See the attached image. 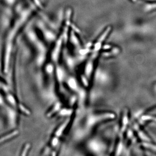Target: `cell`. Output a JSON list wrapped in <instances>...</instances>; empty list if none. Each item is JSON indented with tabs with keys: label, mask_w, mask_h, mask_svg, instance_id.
I'll list each match as a JSON object with an SVG mask.
<instances>
[{
	"label": "cell",
	"mask_w": 156,
	"mask_h": 156,
	"mask_svg": "<svg viewBox=\"0 0 156 156\" xmlns=\"http://www.w3.org/2000/svg\"><path fill=\"white\" fill-rule=\"evenodd\" d=\"M72 110L71 109H64L62 110L59 112V114L62 116H69L72 114Z\"/></svg>",
	"instance_id": "obj_9"
},
{
	"label": "cell",
	"mask_w": 156,
	"mask_h": 156,
	"mask_svg": "<svg viewBox=\"0 0 156 156\" xmlns=\"http://www.w3.org/2000/svg\"><path fill=\"white\" fill-rule=\"evenodd\" d=\"M92 70H93V64L92 62H89L87 63L85 68V73L87 77L89 78L91 76V74L92 73Z\"/></svg>",
	"instance_id": "obj_6"
},
{
	"label": "cell",
	"mask_w": 156,
	"mask_h": 156,
	"mask_svg": "<svg viewBox=\"0 0 156 156\" xmlns=\"http://www.w3.org/2000/svg\"><path fill=\"white\" fill-rule=\"evenodd\" d=\"M149 7L151 9H154L156 8V5H152L149 6Z\"/></svg>",
	"instance_id": "obj_12"
},
{
	"label": "cell",
	"mask_w": 156,
	"mask_h": 156,
	"mask_svg": "<svg viewBox=\"0 0 156 156\" xmlns=\"http://www.w3.org/2000/svg\"><path fill=\"white\" fill-rule=\"evenodd\" d=\"M111 47L110 46H108H108H105L104 47V48H105V49H109V48H110Z\"/></svg>",
	"instance_id": "obj_13"
},
{
	"label": "cell",
	"mask_w": 156,
	"mask_h": 156,
	"mask_svg": "<svg viewBox=\"0 0 156 156\" xmlns=\"http://www.w3.org/2000/svg\"><path fill=\"white\" fill-rule=\"evenodd\" d=\"M67 84L69 87L73 90H77L78 89V84L75 78L71 77L68 80Z\"/></svg>",
	"instance_id": "obj_4"
},
{
	"label": "cell",
	"mask_w": 156,
	"mask_h": 156,
	"mask_svg": "<svg viewBox=\"0 0 156 156\" xmlns=\"http://www.w3.org/2000/svg\"><path fill=\"white\" fill-rule=\"evenodd\" d=\"M58 138H56V137H54V138H53V139L52 140V145L53 146H56V145H57V144H58Z\"/></svg>",
	"instance_id": "obj_11"
},
{
	"label": "cell",
	"mask_w": 156,
	"mask_h": 156,
	"mask_svg": "<svg viewBox=\"0 0 156 156\" xmlns=\"http://www.w3.org/2000/svg\"><path fill=\"white\" fill-rule=\"evenodd\" d=\"M98 142H99L98 141L95 140H90L88 144V147L90 151H92L94 153H97V152H98L100 150L99 149L100 144Z\"/></svg>",
	"instance_id": "obj_3"
},
{
	"label": "cell",
	"mask_w": 156,
	"mask_h": 156,
	"mask_svg": "<svg viewBox=\"0 0 156 156\" xmlns=\"http://www.w3.org/2000/svg\"><path fill=\"white\" fill-rule=\"evenodd\" d=\"M30 10L21 6L18 1L15 7L14 18L2 37V63L5 69L9 67L18 35L30 15Z\"/></svg>",
	"instance_id": "obj_1"
},
{
	"label": "cell",
	"mask_w": 156,
	"mask_h": 156,
	"mask_svg": "<svg viewBox=\"0 0 156 156\" xmlns=\"http://www.w3.org/2000/svg\"><path fill=\"white\" fill-rule=\"evenodd\" d=\"M114 116V115L111 113L92 115L88 117L87 121V125L89 127H91L103 120L112 119Z\"/></svg>",
	"instance_id": "obj_2"
},
{
	"label": "cell",
	"mask_w": 156,
	"mask_h": 156,
	"mask_svg": "<svg viewBox=\"0 0 156 156\" xmlns=\"http://www.w3.org/2000/svg\"><path fill=\"white\" fill-rule=\"evenodd\" d=\"M111 30V27H108V28L105 31V32L103 34H102V35H101V37L100 39L98 40V41L100 42V43H101V42L103 41L104 40H105V37H106L107 36L108 34L109 33L110 31Z\"/></svg>",
	"instance_id": "obj_8"
},
{
	"label": "cell",
	"mask_w": 156,
	"mask_h": 156,
	"mask_svg": "<svg viewBox=\"0 0 156 156\" xmlns=\"http://www.w3.org/2000/svg\"><path fill=\"white\" fill-rule=\"evenodd\" d=\"M67 124V122H66L63 123L61 126H60L58 129L56 131V136H60V135H61L62 133V132H63L65 129L66 127Z\"/></svg>",
	"instance_id": "obj_7"
},
{
	"label": "cell",
	"mask_w": 156,
	"mask_h": 156,
	"mask_svg": "<svg viewBox=\"0 0 156 156\" xmlns=\"http://www.w3.org/2000/svg\"><path fill=\"white\" fill-rule=\"evenodd\" d=\"M149 1H156V0H149Z\"/></svg>",
	"instance_id": "obj_15"
},
{
	"label": "cell",
	"mask_w": 156,
	"mask_h": 156,
	"mask_svg": "<svg viewBox=\"0 0 156 156\" xmlns=\"http://www.w3.org/2000/svg\"><path fill=\"white\" fill-rule=\"evenodd\" d=\"M56 76L57 80L59 82L63 80L64 78V72L61 68L58 67L56 69Z\"/></svg>",
	"instance_id": "obj_5"
},
{
	"label": "cell",
	"mask_w": 156,
	"mask_h": 156,
	"mask_svg": "<svg viewBox=\"0 0 156 156\" xmlns=\"http://www.w3.org/2000/svg\"><path fill=\"white\" fill-rule=\"evenodd\" d=\"M46 70L48 74H52L54 70V68L52 65L49 64L46 66Z\"/></svg>",
	"instance_id": "obj_10"
},
{
	"label": "cell",
	"mask_w": 156,
	"mask_h": 156,
	"mask_svg": "<svg viewBox=\"0 0 156 156\" xmlns=\"http://www.w3.org/2000/svg\"><path fill=\"white\" fill-rule=\"evenodd\" d=\"M132 1H133V2H136V0H132Z\"/></svg>",
	"instance_id": "obj_14"
}]
</instances>
